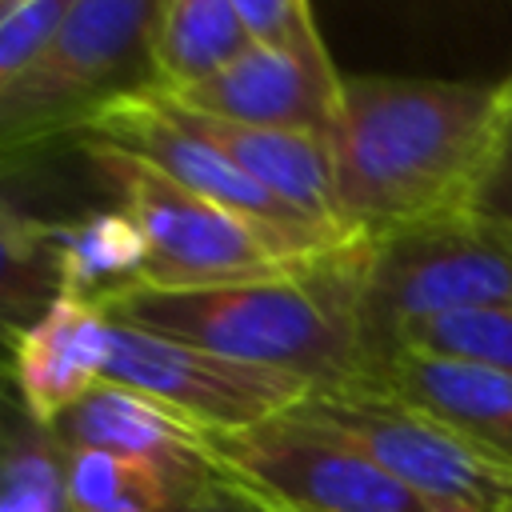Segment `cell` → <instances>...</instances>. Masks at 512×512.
Returning <instances> with one entry per match:
<instances>
[{
	"mask_svg": "<svg viewBox=\"0 0 512 512\" xmlns=\"http://www.w3.org/2000/svg\"><path fill=\"white\" fill-rule=\"evenodd\" d=\"M232 0H168L156 28V88L188 92L248 48Z\"/></svg>",
	"mask_w": 512,
	"mask_h": 512,
	"instance_id": "ac0fdd59",
	"label": "cell"
},
{
	"mask_svg": "<svg viewBox=\"0 0 512 512\" xmlns=\"http://www.w3.org/2000/svg\"><path fill=\"white\" fill-rule=\"evenodd\" d=\"M92 176L116 196V208H124L148 244L144 284L156 292H184V288H224V284H248V280H272L284 272H296L328 252L308 248L268 224H256L248 216H236L140 156L80 136L76 140ZM336 252V248H332Z\"/></svg>",
	"mask_w": 512,
	"mask_h": 512,
	"instance_id": "3957f363",
	"label": "cell"
},
{
	"mask_svg": "<svg viewBox=\"0 0 512 512\" xmlns=\"http://www.w3.org/2000/svg\"><path fill=\"white\" fill-rule=\"evenodd\" d=\"M396 348L476 360V364H488V368H500L512 376V308L448 312V316L416 320L396 336V344L388 352H396Z\"/></svg>",
	"mask_w": 512,
	"mask_h": 512,
	"instance_id": "ffe728a7",
	"label": "cell"
},
{
	"mask_svg": "<svg viewBox=\"0 0 512 512\" xmlns=\"http://www.w3.org/2000/svg\"><path fill=\"white\" fill-rule=\"evenodd\" d=\"M472 212L512 224V76L500 84L492 148H488V160H484V172L472 196Z\"/></svg>",
	"mask_w": 512,
	"mask_h": 512,
	"instance_id": "7402d4cb",
	"label": "cell"
},
{
	"mask_svg": "<svg viewBox=\"0 0 512 512\" xmlns=\"http://www.w3.org/2000/svg\"><path fill=\"white\" fill-rule=\"evenodd\" d=\"M0 512H72L68 448L28 408L12 372H0Z\"/></svg>",
	"mask_w": 512,
	"mask_h": 512,
	"instance_id": "e0dca14e",
	"label": "cell"
},
{
	"mask_svg": "<svg viewBox=\"0 0 512 512\" xmlns=\"http://www.w3.org/2000/svg\"><path fill=\"white\" fill-rule=\"evenodd\" d=\"M392 396L512 472V376L476 360L396 348L352 384Z\"/></svg>",
	"mask_w": 512,
	"mask_h": 512,
	"instance_id": "30bf717a",
	"label": "cell"
},
{
	"mask_svg": "<svg viewBox=\"0 0 512 512\" xmlns=\"http://www.w3.org/2000/svg\"><path fill=\"white\" fill-rule=\"evenodd\" d=\"M364 236L272 280L156 292L132 288L104 304L120 324L308 380L316 392L364 376L360 272Z\"/></svg>",
	"mask_w": 512,
	"mask_h": 512,
	"instance_id": "7a4b0ae2",
	"label": "cell"
},
{
	"mask_svg": "<svg viewBox=\"0 0 512 512\" xmlns=\"http://www.w3.org/2000/svg\"><path fill=\"white\" fill-rule=\"evenodd\" d=\"M184 512H284V508H276V504H268L264 496L248 492L244 484L220 476V480H216L200 500H192Z\"/></svg>",
	"mask_w": 512,
	"mask_h": 512,
	"instance_id": "603a6c76",
	"label": "cell"
},
{
	"mask_svg": "<svg viewBox=\"0 0 512 512\" xmlns=\"http://www.w3.org/2000/svg\"><path fill=\"white\" fill-rule=\"evenodd\" d=\"M204 492L180 484L148 460L68 448V508L72 512H184Z\"/></svg>",
	"mask_w": 512,
	"mask_h": 512,
	"instance_id": "d6986e66",
	"label": "cell"
},
{
	"mask_svg": "<svg viewBox=\"0 0 512 512\" xmlns=\"http://www.w3.org/2000/svg\"><path fill=\"white\" fill-rule=\"evenodd\" d=\"M284 512H288V508H284Z\"/></svg>",
	"mask_w": 512,
	"mask_h": 512,
	"instance_id": "cb8c5ba5",
	"label": "cell"
},
{
	"mask_svg": "<svg viewBox=\"0 0 512 512\" xmlns=\"http://www.w3.org/2000/svg\"><path fill=\"white\" fill-rule=\"evenodd\" d=\"M500 88L420 76H344L328 132L336 208L356 236L468 212Z\"/></svg>",
	"mask_w": 512,
	"mask_h": 512,
	"instance_id": "6da1fadb",
	"label": "cell"
},
{
	"mask_svg": "<svg viewBox=\"0 0 512 512\" xmlns=\"http://www.w3.org/2000/svg\"><path fill=\"white\" fill-rule=\"evenodd\" d=\"M64 296L52 216L32 212L0 184V372H12L20 340Z\"/></svg>",
	"mask_w": 512,
	"mask_h": 512,
	"instance_id": "9a60e30c",
	"label": "cell"
},
{
	"mask_svg": "<svg viewBox=\"0 0 512 512\" xmlns=\"http://www.w3.org/2000/svg\"><path fill=\"white\" fill-rule=\"evenodd\" d=\"M168 0H72L44 52L0 96V156L80 136L104 108L156 88Z\"/></svg>",
	"mask_w": 512,
	"mask_h": 512,
	"instance_id": "277c9868",
	"label": "cell"
},
{
	"mask_svg": "<svg viewBox=\"0 0 512 512\" xmlns=\"http://www.w3.org/2000/svg\"><path fill=\"white\" fill-rule=\"evenodd\" d=\"M52 244L64 272V296L104 308L108 300L144 284L148 244L124 208L52 216Z\"/></svg>",
	"mask_w": 512,
	"mask_h": 512,
	"instance_id": "2e32d148",
	"label": "cell"
},
{
	"mask_svg": "<svg viewBox=\"0 0 512 512\" xmlns=\"http://www.w3.org/2000/svg\"><path fill=\"white\" fill-rule=\"evenodd\" d=\"M104 380L156 400L160 408L176 412L200 432L256 428L272 416H284L308 392H316L308 380L292 372L240 364L220 352L168 340L120 320H112Z\"/></svg>",
	"mask_w": 512,
	"mask_h": 512,
	"instance_id": "ba28073f",
	"label": "cell"
},
{
	"mask_svg": "<svg viewBox=\"0 0 512 512\" xmlns=\"http://www.w3.org/2000/svg\"><path fill=\"white\" fill-rule=\"evenodd\" d=\"M360 336L364 372L396 336L432 316L512 308V224L452 212L384 236H364Z\"/></svg>",
	"mask_w": 512,
	"mask_h": 512,
	"instance_id": "5b68a950",
	"label": "cell"
},
{
	"mask_svg": "<svg viewBox=\"0 0 512 512\" xmlns=\"http://www.w3.org/2000/svg\"><path fill=\"white\" fill-rule=\"evenodd\" d=\"M112 320L104 308L84 304L76 296H60L48 316L20 340L12 376L28 400V408L56 424L84 392L104 380Z\"/></svg>",
	"mask_w": 512,
	"mask_h": 512,
	"instance_id": "5bb4252c",
	"label": "cell"
},
{
	"mask_svg": "<svg viewBox=\"0 0 512 512\" xmlns=\"http://www.w3.org/2000/svg\"><path fill=\"white\" fill-rule=\"evenodd\" d=\"M232 8H236L252 44L292 52V56L312 60V64H332L324 32H320L316 12H312V0H232Z\"/></svg>",
	"mask_w": 512,
	"mask_h": 512,
	"instance_id": "44dd1931",
	"label": "cell"
},
{
	"mask_svg": "<svg viewBox=\"0 0 512 512\" xmlns=\"http://www.w3.org/2000/svg\"><path fill=\"white\" fill-rule=\"evenodd\" d=\"M52 428L64 440V448H100L148 460L196 492H208L224 476L216 460L204 452L200 428L112 380H100L92 392H84L64 416H56Z\"/></svg>",
	"mask_w": 512,
	"mask_h": 512,
	"instance_id": "7c38bea8",
	"label": "cell"
},
{
	"mask_svg": "<svg viewBox=\"0 0 512 512\" xmlns=\"http://www.w3.org/2000/svg\"><path fill=\"white\" fill-rule=\"evenodd\" d=\"M288 416L360 448L444 512H508L512 472L432 416L364 388L308 392Z\"/></svg>",
	"mask_w": 512,
	"mask_h": 512,
	"instance_id": "52a82bcc",
	"label": "cell"
},
{
	"mask_svg": "<svg viewBox=\"0 0 512 512\" xmlns=\"http://www.w3.org/2000/svg\"><path fill=\"white\" fill-rule=\"evenodd\" d=\"M80 136L108 140V144L140 156L144 164H152L156 172H164L180 188H188V192H196V196H204V200H212V204H220V208H228L236 216H248L256 224H268V228H276V232H284V236H292V240H300L308 248L332 252V248H344V244L360 240L352 232L316 224L312 216L296 212L292 204H284L280 196H272L268 188H260L220 148H212L208 140H200L196 132H188L160 104V96L152 88L116 100Z\"/></svg>",
	"mask_w": 512,
	"mask_h": 512,
	"instance_id": "9c48e42d",
	"label": "cell"
},
{
	"mask_svg": "<svg viewBox=\"0 0 512 512\" xmlns=\"http://www.w3.org/2000/svg\"><path fill=\"white\" fill-rule=\"evenodd\" d=\"M340 80L344 72H336L332 64H312L292 52L248 44L216 76L200 80L188 92L168 96L192 112L220 116L232 124L328 136L340 104Z\"/></svg>",
	"mask_w": 512,
	"mask_h": 512,
	"instance_id": "8fae6325",
	"label": "cell"
},
{
	"mask_svg": "<svg viewBox=\"0 0 512 512\" xmlns=\"http://www.w3.org/2000/svg\"><path fill=\"white\" fill-rule=\"evenodd\" d=\"M200 440L228 480L288 512H444L360 448L288 412Z\"/></svg>",
	"mask_w": 512,
	"mask_h": 512,
	"instance_id": "8992f818",
	"label": "cell"
},
{
	"mask_svg": "<svg viewBox=\"0 0 512 512\" xmlns=\"http://www.w3.org/2000/svg\"><path fill=\"white\" fill-rule=\"evenodd\" d=\"M156 92V88H152ZM160 104L200 140L220 148L244 176H252L260 188L292 204L296 212L312 216L316 224L352 232L340 220L336 208V176H332V148L328 136L312 132H288V128H252V124H232L220 116H204L172 100L168 92H156ZM356 236V232H352Z\"/></svg>",
	"mask_w": 512,
	"mask_h": 512,
	"instance_id": "4fadbf2b",
	"label": "cell"
},
{
	"mask_svg": "<svg viewBox=\"0 0 512 512\" xmlns=\"http://www.w3.org/2000/svg\"><path fill=\"white\" fill-rule=\"evenodd\" d=\"M508 512H512V508H508Z\"/></svg>",
	"mask_w": 512,
	"mask_h": 512,
	"instance_id": "d4e9b609",
	"label": "cell"
}]
</instances>
